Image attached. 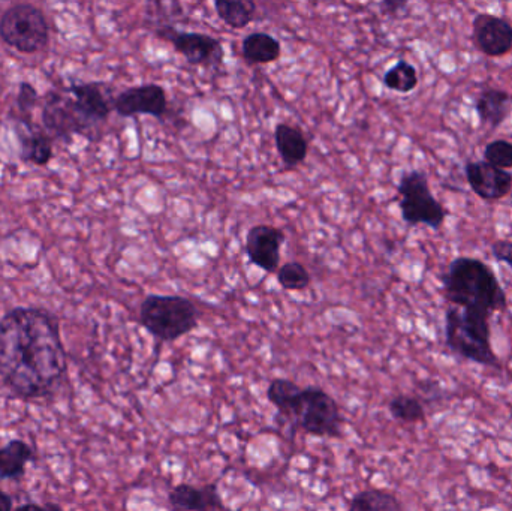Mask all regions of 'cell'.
I'll return each instance as SVG.
<instances>
[{"label":"cell","mask_w":512,"mask_h":511,"mask_svg":"<svg viewBox=\"0 0 512 511\" xmlns=\"http://www.w3.org/2000/svg\"><path fill=\"white\" fill-rule=\"evenodd\" d=\"M0 380L26 402L59 398L69 374L56 315L20 306L0 318Z\"/></svg>","instance_id":"1"},{"label":"cell","mask_w":512,"mask_h":511,"mask_svg":"<svg viewBox=\"0 0 512 511\" xmlns=\"http://www.w3.org/2000/svg\"><path fill=\"white\" fill-rule=\"evenodd\" d=\"M267 399L283 420L304 434L318 438L342 435L339 404L321 387H301L288 378H274L268 384Z\"/></svg>","instance_id":"2"},{"label":"cell","mask_w":512,"mask_h":511,"mask_svg":"<svg viewBox=\"0 0 512 511\" xmlns=\"http://www.w3.org/2000/svg\"><path fill=\"white\" fill-rule=\"evenodd\" d=\"M445 299L457 308H474L495 314L508 308L507 293L498 276L478 258L459 257L441 276Z\"/></svg>","instance_id":"3"},{"label":"cell","mask_w":512,"mask_h":511,"mask_svg":"<svg viewBox=\"0 0 512 511\" xmlns=\"http://www.w3.org/2000/svg\"><path fill=\"white\" fill-rule=\"evenodd\" d=\"M490 317L492 314L481 309L453 306L445 314V342L469 362L501 369L490 342Z\"/></svg>","instance_id":"4"},{"label":"cell","mask_w":512,"mask_h":511,"mask_svg":"<svg viewBox=\"0 0 512 511\" xmlns=\"http://www.w3.org/2000/svg\"><path fill=\"white\" fill-rule=\"evenodd\" d=\"M140 323L153 338L176 342L198 327V309L182 296L150 294L140 306Z\"/></svg>","instance_id":"5"},{"label":"cell","mask_w":512,"mask_h":511,"mask_svg":"<svg viewBox=\"0 0 512 511\" xmlns=\"http://www.w3.org/2000/svg\"><path fill=\"white\" fill-rule=\"evenodd\" d=\"M0 39L23 54L41 53L50 45V24L38 6L17 3L0 17Z\"/></svg>","instance_id":"6"},{"label":"cell","mask_w":512,"mask_h":511,"mask_svg":"<svg viewBox=\"0 0 512 511\" xmlns=\"http://www.w3.org/2000/svg\"><path fill=\"white\" fill-rule=\"evenodd\" d=\"M397 192L400 195V213L409 227L426 225L439 230L447 219V209L436 200L429 185V177L424 171H406L400 177Z\"/></svg>","instance_id":"7"},{"label":"cell","mask_w":512,"mask_h":511,"mask_svg":"<svg viewBox=\"0 0 512 511\" xmlns=\"http://www.w3.org/2000/svg\"><path fill=\"white\" fill-rule=\"evenodd\" d=\"M41 126L53 140L69 141L74 135L95 131L78 111L71 93L50 90L45 93L41 108Z\"/></svg>","instance_id":"8"},{"label":"cell","mask_w":512,"mask_h":511,"mask_svg":"<svg viewBox=\"0 0 512 511\" xmlns=\"http://www.w3.org/2000/svg\"><path fill=\"white\" fill-rule=\"evenodd\" d=\"M156 36L170 42L174 50L182 54L191 65L218 68L224 63L222 42L207 33L185 32L173 26H161L156 30Z\"/></svg>","instance_id":"9"},{"label":"cell","mask_w":512,"mask_h":511,"mask_svg":"<svg viewBox=\"0 0 512 511\" xmlns=\"http://www.w3.org/2000/svg\"><path fill=\"white\" fill-rule=\"evenodd\" d=\"M113 108L122 117L152 116L162 119L168 110L167 92L155 83L129 87L114 98Z\"/></svg>","instance_id":"10"},{"label":"cell","mask_w":512,"mask_h":511,"mask_svg":"<svg viewBox=\"0 0 512 511\" xmlns=\"http://www.w3.org/2000/svg\"><path fill=\"white\" fill-rule=\"evenodd\" d=\"M472 41L478 51L489 57H502L512 51V24L498 15H475Z\"/></svg>","instance_id":"11"},{"label":"cell","mask_w":512,"mask_h":511,"mask_svg":"<svg viewBox=\"0 0 512 511\" xmlns=\"http://www.w3.org/2000/svg\"><path fill=\"white\" fill-rule=\"evenodd\" d=\"M285 243V233L273 225H254L246 234L245 252L249 261L264 272L279 269L280 248Z\"/></svg>","instance_id":"12"},{"label":"cell","mask_w":512,"mask_h":511,"mask_svg":"<svg viewBox=\"0 0 512 511\" xmlns=\"http://www.w3.org/2000/svg\"><path fill=\"white\" fill-rule=\"evenodd\" d=\"M466 179L475 195L486 201H498L508 197L512 189V173L501 170L486 161L468 162Z\"/></svg>","instance_id":"13"},{"label":"cell","mask_w":512,"mask_h":511,"mask_svg":"<svg viewBox=\"0 0 512 511\" xmlns=\"http://www.w3.org/2000/svg\"><path fill=\"white\" fill-rule=\"evenodd\" d=\"M167 500L173 511H230L216 483L204 486L180 483L168 492Z\"/></svg>","instance_id":"14"},{"label":"cell","mask_w":512,"mask_h":511,"mask_svg":"<svg viewBox=\"0 0 512 511\" xmlns=\"http://www.w3.org/2000/svg\"><path fill=\"white\" fill-rule=\"evenodd\" d=\"M78 111L92 126H98L110 117L114 99L108 98L101 83H77L69 86Z\"/></svg>","instance_id":"15"},{"label":"cell","mask_w":512,"mask_h":511,"mask_svg":"<svg viewBox=\"0 0 512 511\" xmlns=\"http://www.w3.org/2000/svg\"><path fill=\"white\" fill-rule=\"evenodd\" d=\"M20 156L24 162L45 167L53 159V138L44 131L42 126L33 125L32 120H20L17 129Z\"/></svg>","instance_id":"16"},{"label":"cell","mask_w":512,"mask_h":511,"mask_svg":"<svg viewBox=\"0 0 512 511\" xmlns=\"http://www.w3.org/2000/svg\"><path fill=\"white\" fill-rule=\"evenodd\" d=\"M274 143L283 164L288 168L298 167L306 161L309 144L300 129L288 123H277L274 128Z\"/></svg>","instance_id":"17"},{"label":"cell","mask_w":512,"mask_h":511,"mask_svg":"<svg viewBox=\"0 0 512 511\" xmlns=\"http://www.w3.org/2000/svg\"><path fill=\"white\" fill-rule=\"evenodd\" d=\"M511 95L505 90L487 87L475 101V111L483 125L499 128L511 113Z\"/></svg>","instance_id":"18"},{"label":"cell","mask_w":512,"mask_h":511,"mask_svg":"<svg viewBox=\"0 0 512 511\" xmlns=\"http://www.w3.org/2000/svg\"><path fill=\"white\" fill-rule=\"evenodd\" d=\"M33 459V449L23 440H11L0 447V480H20L27 464Z\"/></svg>","instance_id":"19"},{"label":"cell","mask_w":512,"mask_h":511,"mask_svg":"<svg viewBox=\"0 0 512 511\" xmlns=\"http://www.w3.org/2000/svg\"><path fill=\"white\" fill-rule=\"evenodd\" d=\"M242 54L251 65H268L279 59L282 47L270 33L254 32L243 39Z\"/></svg>","instance_id":"20"},{"label":"cell","mask_w":512,"mask_h":511,"mask_svg":"<svg viewBox=\"0 0 512 511\" xmlns=\"http://www.w3.org/2000/svg\"><path fill=\"white\" fill-rule=\"evenodd\" d=\"M215 11L227 26L240 30L254 21L256 5L252 0H216Z\"/></svg>","instance_id":"21"},{"label":"cell","mask_w":512,"mask_h":511,"mask_svg":"<svg viewBox=\"0 0 512 511\" xmlns=\"http://www.w3.org/2000/svg\"><path fill=\"white\" fill-rule=\"evenodd\" d=\"M348 511H403V506L391 492L364 489L352 497Z\"/></svg>","instance_id":"22"},{"label":"cell","mask_w":512,"mask_h":511,"mask_svg":"<svg viewBox=\"0 0 512 511\" xmlns=\"http://www.w3.org/2000/svg\"><path fill=\"white\" fill-rule=\"evenodd\" d=\"M382 83L388 90L397 93H411L418 86V71L412 63L399 60L385 72Z\"/></svg>","instance_id":"23"},{"label":"cell","mask_w":512,"mask_h":511,"mask_svg":"<svg viewBox=\"0 0 512 511\" xmlns=\"http://www.w3.org/2000/svg\"><path fill=\"white\" fill-rule=\"evenodd\" d=\"M388 410H390L393 419H396L397 422L408 423V425L426 420V410H424L423 402L415 396H394L388 402Z\"/></svg>","instance_id":"24"},{"label":"cell","mask_w":512,"mask_h":511,"mask_svg":"<svg viewBox=\"0 0 512 511\" xmlns=\"http://www.w3.org/2000/svg\"><path fill=\"white\" fill-rule=\"evenodd\" d=\"M277 282L286 291H301L310 285V275L306 267L298 261L288 263L277 269Z\"/></svg>","instance_id":"25"},{"label":"cell","mask_w":512,"mask_h":511,"mask_svg":"<svg viewBox=\"0 0 512 511\" xmlns=\"http://www.w3.org/2000/svg\"><path fill=\"white\" fill-rule=\"evenodd\" d=\"M484 161L501 170L512 168V141L493 140L484 149Z\"/></svg>","instance_id":"26"},{"label":"cell","mask_w":512,"mask_h":511,"mask_svg":"<svg viewBox=\"0 0 512 511\" xmlns=\"http://www.w3.org/2000/svg\"><path fill=\"white\" fill-rule=\"evenodd\" d=\"M38 102L39 96L35 87H33L32 84L27 83V81L20 83L17 93V107L18 110H20V113L23 114V120H30L33 108L36 107Z\"/></svg>","instance_id":"27"},{"label":"cell","mask_w":512,"mask_h":511,"mask_svg":"<svg viewBox=\"0 0 512 511\" xmlns=\"http://www.w3.org/2000/svg\"><path fill=\"white\" fill-rule=\"evenodd\" d=\"M493 258L499 263L507 264L512 269V240L499 239L490 246Z\"/></svg>","instance_id":"28"},{"label":"cell","mask_w":512,"mask_h":511,"mask_svg":"<svg viewBox=\"0 0 512 511\" xmlns=\"http://www.w3.org/2000/svg\"><path fill=\"white\" fill-rule=\"evenodd\" d=\"M14 511H63V509L59 506V504L54 503H27L23 504V506L15 507Z\"/></svg>","instance_id":"29"},{"label":"cell","mask_w":512,"mask_h":511,"mask_svg":"<svg viewBox=\"0 0 512 511\" xmlns=\"http://www.w3.org/2000/svg\"><path fill=\"white\" fill-rule=\"evenodd\" d=\"M381 8L384 9L385 14L396 15L408 8V2H403V0H385V2L381 3Z\"/></svg>","instance_id":"30"},{"label":"cell","mask_w":512,"mask_h":511,"mask_svg":"<svg viewBox=\"0 0 512 511\" xmlns=\"http://www.w3.org/2000/svg\"><path fill=\"white\" fill-rule=\"evenodd\" d=\"M0 511H14V501L5 491H0Z\"/></svg>","instance_id":"31"},{"label":"cell","mask_w":512,"mask_h":511,"mask_svg":"<svg viewBox=\"0 0 512 511\" xmlns=\"http://www.w3.org/2000/svg\"><path fill=\"white\" fill-rule=\"evenodd\" d=\"M510 195H511V197H512V189H511V194H510Z\"/></svg>","instance_id":"32"}]
</instances>
